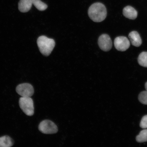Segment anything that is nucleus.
<instances>
[{
	"label": "nucleus",
	"instance_id": "obj_6",
	"mask_svg": "<svg viewBox=\"0 0 147 147\" xmlns=\"http://www.w3.org/2000/svg\"><path fill=\"white\" fill-rule=\"evenodd\" d=\"M98 45L102 50L108 51L112 48L113 43L109 36L107 34H104L99 37Z\"/></svg>",
	"mask_w": 147,
	"mask_h": 147
},
{
	"label": "nucleus",
	"instance_id": "obj_5",
	"mask_svg": "<svg viewBox=\"0 0 147 147\" xmlns=\"http://www.w3.org/2000/svg\"><path fill=\"white\" fill-rule=\"evenodd\" d=\"M16 91L18 94L23 97H30L34 93L33 86L28 83L19 84L16 87Z\"/></svg>",
	"mask_w": 147,
	"mask_h": 147
},
{
	"label": "nucleus",
	"instance_id": "obj_1",
	"mask_svg": "<svg viewBox=\"0 0 147 147\" xmlns=\"http://www.w3.org/2000/svg\"><path fill=\"white\" fill-rule=\"evenodd\" d=\"M88 14L91 19L95 22H100L106 18L107 11L105 6L100 3H93L89 7Z\"/></svg>",
	"mask_w": 147,
	"mask_h": 147
},
{
	"label": "nucleus",
	"instance_id": "obj_9",
	"mask_svg": "<svg viewBox=\"0 0 147 147\" xmlns=\"http://www.w3.org/2000/svg\"><path fill=\"white\" fill-rule=\"evenodd\" d=\"M129 38L132 45L135 47H138L142 44V40L139 33L136 31H133L129 34Z\"/></svg>",
	"mask_w": 147,
	"mask_h": 147
},
{
	"label": "nucleus",
	"instance_id": "obj_7",
	"mask_svg": "<svg viewBox=\"0 0 147 147\" xmlns=\"http://www.w3.org/2000/svg\"><path fill=\"white\" fill-rule=\"evenodd\" d=\"M114 45L117 50L124 51L127 50L129 47L130 42L126 37L118 36L115 38Z\"/></svg>",
	"mask_w": 147,
	"mask_h": 147
},
{
	"label": "nucleus",
	"instance_id": "obj_16",
	"mask_svg": "<svg viewBox=\"0 0 147 147\" xmlns=\"http://www.w3.org/2000/svg\"><path fill=\"white\" fill-rule=\"evenodd\" d=\"M140 127L143 129L147 128V115L143 117L140 123Z\"/></svg>",
	"mask_w": 147,
	"mask_h": 147
},
{
	"label": "nucleus",
	"instance_id": "obj_8",
	"mask_svg": "<svg viewBox=\"0 0 147 147\" xmlns=\"http://www.w3.org/2000/svg\"><path fill=\"white\" fill-rule=\"evenodd\" d=\"M123 13L125 17L131 20H135L138 16L137 11L129 5L125 7L123 9Z\"/></svg>",
	"mask_w": 147,
	"mask_h": 147
},
{
	"label": "nucleus",
	"instance_id": "obj_11",
	"mask_svg": "<svg viewBox=\"0 0 147 147\" xmlns=\"http://www.w3.org/2000/svg\"><path fill=\"white\" fill-rule=\"evenodd\" d=\"M14 141L9 136L0 137V147H10L13 146Z\"/></svg>",
	"mask_w": 147,
	"mask_h": 147
},
{
	"label": "nucleus",
	"instance_id": "obj_14",
	"mask_svg": "<svg viewBox=\"0 0 147 147\" xmlns=\"http://www.w3.org/2000/svg\"><path fill=\"white\" fill-rule=\"evenodd\" d=\"M136 140L139 143L147 142V129L142 130L136 137Z\"/></svg>",
	"mask_w": 147,
	"mask_h": 147
},
{
	"label": "nucleus",
	"instance_id": "obj_4",
	"mask_svg": "<svg viewBox=\"0 0 147 147\" xmlns=\"http://www.w3.org/2000/svg\"><path fill=\"white\" fill-rule=\"evenodd\" d=\"M38 129L41 133L46 134H55L58 130L56 125L49 120L42 121L38 126Z\"/></svg>",
	"mask_w": 147,
	"mask_h": 147
},
{
	"label": "nucleus",
	"instance_id": "obj_12",
	"mask_svg": "<svg viewBox=\"0 0 147 147\" xmlns=\"http://www.w3.org/2000/svg\"><path fill=\"white\" fill-rule=\"evenodd\" d=\"M31 1L32 5H34L38 10L45 11L47 8V5L41 0H31Z\"/></svg>",
	"mask_w": 147,
	"mask_h": 147
},
{
	"label": "nucleus",
	"instance_id": "obj_10",
	"mask_svg": "<svg viewBox=\"0 0 147 147\" xmlns=\"http://www.w3.org/2000/svg\"><path fill=\"white\" fill-rule=\"evenodd\" d=\"M32 5L31 0H20L18 4V9L22 12H27L30 10Z\"/></svg>",
	"mask_w": 147,
	"mask_h": 147
},
{
	"label": "nucleus",
	"instance_id": "obj_17",
	"mask_svg": "<svg viewBox=\"0 0 147 147\" xmlns=\"http://www.w3.org/2000/svg\"><path fill=\"white\" fill-rule=\"evenodd\" d=\"M145 88H146V89L147 91V82L146 83V84H145Z\"/></svg>",
	"mask_w": 147,
	"mask_h": 147
},
{
	"label": "nucleus",
	"instance_id": "obj_3",
	"mask_svg": "<svg viewBox=\"0 0 147 147\" xmlns=\"http://www.w3.org/2000/svg\"><path fill=\"white\" fill-rule=\"evenodd\" d=\"M19 104L20 108L26 115L29 116L34 115V102L30 97H22L20 99Z\"/></svg>",
	"mask_w": 147,
	"mask_h": 147
},
{
	"label": "nucleus",
	"instance_id": "obj_2",
	"mask_svg": "<svg viewBox=\"0 0 147 147\" xmlns=\"http://www.w3.org/2000/svg\"><path fill=\"white\" fill-rule=\"evenodd\" d=\"M37 43L40 52L46 56H49L50 55L55 45V42L54 39L44 36H40L38 38Z\"/></svg>",
	"mask_w": 147,
	"mask_h": 147
},
{
	"label": "nucleus",
	"instance_id": "obj_13",
	"mask_svg": "<svg viewBox=\"0 0 147 147\" xmlns=\"http://www.w3.org/2000/svg\"><path fill=\"white\" fill-rule=\"evenodd\" d=\"M138 60L140 65L144 67H147V52L141 53L139 55Z\"/></svg>",
	"mask_w": 147,
	"mask_h": 147
},
{
	"label": "nucleus",
	"instance_id": "obj_15",
	"mask_svg": "<svg viewBox=\"0 0 147 147\" xmlns=\"http://www.w3.org/2000/svg\"><path fill=\"white\" fill-rule=\"evenodd\" d=\"M138 99L141 103L147 105V91H143L140 93Z\"/></svg>",
	"mask_w": 147,
	"mask_h": 147
}]
</instances>
